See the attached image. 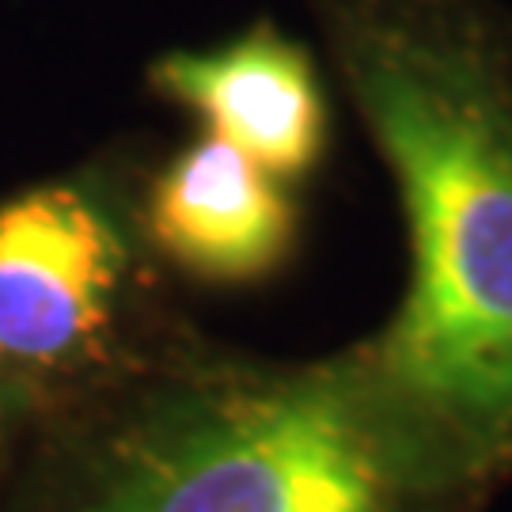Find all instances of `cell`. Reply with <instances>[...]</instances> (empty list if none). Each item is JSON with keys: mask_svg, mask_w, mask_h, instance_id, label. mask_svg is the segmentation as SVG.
Segmentation results:
<instances>
[{"mask_svg": "<svg viewBox=\"0 0 512 512\" xmlns=\"http://www.w3.org/2000/svg\"><path fill=\"white\" fill-rule=\"evenodd\" d=\"M152 88L194 110L205 133L236 145L281 183H300L327 160L330 103L311 54L255 23L213 50H179L152 65Z\"/></svg>", "mask_w": 512, "mask_h": 512, "instance_id": "277c9868", "label": "cell"}, {"mask_svg": "<svg viewBox=\"0 0 512 512\" xmlns=\"http://www.w3.org/2000/svg\"><path fill=\"white\" fill-rule=\"evenodd\" d=\"M133 251L107 202L80 183L0 205V361L35 372L95 368L118 346Z\"/></svg>", "mask_w": 512, "mask_h": 512, "instance_id": "3957f363", "label": "cell"}, {"mask_svg": "<svg viewBox=\"0 0 512 512\" xmlns=\"http://www.w3.org/2000/svg\"><path fill=\"white\" fill-rule=\"evenodd\" d=\"M152 247L205 285H262L296 258L300 209L247 152L213 133L183 148L145 198Z\"/></svg>", "mask_w": 512, "mask_h": 512, "instance_id": "5b68a950", "label": "cell"}, {"mask_svg": "<svg viewBox=\"0 0 512 512\" xmlns=\"http://www.w3.org/2000/svg\"><path fill=\"white\" fill-rule=\"evenodd\" d=\"M353 346L167 372L95 433L50 512H486Z\"/></svg>", "mask_w": 512, "mask_h": 512, "instance_id": "7a4b0ae2", "label": "cell"}, {"mask_svg": "<svg viewBox=\"0 0 512 512\" xmlns=\"http://www.w3.org/2000/svg\"><path fill=\"white\" fill-rule=\"evenodd\" d=\"M399 194L406 289L353 349L486 490L512 482V12L304 0Z\"/></svg>", "mask_w": 512, "mask_h": 512, "instance_id": "6da1fadb", "label": "cell"}]
</instances>
